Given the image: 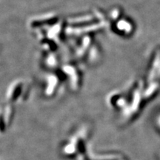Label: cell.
<instances>
[{"mask_svg":"<svg viewBox=\"0 0 160 160\" xmlns=\"http://www.w3.org/2000/svg\"><path fill=\"white\" fill-rule=\"evenodd\" d=\"M89 131L87 128L79 129L72 135L64 143L62 148V153L66 157L74 158L77 156H82L86 152Z\"/></svg>","mask_w":160,"mask_h":160,"instance_id":"obj_1","label":"cell"}]
</instances>
